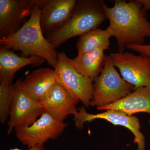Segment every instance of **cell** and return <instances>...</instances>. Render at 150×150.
<instances>
[{
	"label": "cell",
	"instance_id": "cell-1",
	"mask_svg": "<svg viewBox=\"0 0 150 150\" xmlns=\"http://www.w3.org/2000/svg\"><path fill=\"white\" fill-rule=\"evenodd\" d=\"M114 6L103 4L109 24L106 30L116 38L119 52H123L129 45L144 44L150 37V22L143 11L139 0H115Z\"/></svg>",
	"mask_w": 150,
	"mask_h": 150
},
{
	"label": "cell",
	"instance_id": "cell-2",
	"mask_svg": "<svg viewBox=\"0 0 150 150\" xmlns=\"http://www.w3.org/2000/svg\"><path fill=\"white\" fill-rule=\"evenodd\" d=\"M40 11L37 0L28 21L17 31L0 39L1 48L21 51L23 55L41 57L54 69L58 63L56 49L44 37L40 23Z\"/></svg>",
	"mask_w": 150,
	"mask_h": 150
},
{
	"label": "cell",
	"instance_id": "cell-3",
	"mask_svg": "<svg viewBox=\"0 0 150 150\" xmlns=\"http://www.w3.org/2000/svg\"><path fill=\"white\" fill-rule=\"evenodd\" d=\"M104 3L102 0H77L68 21L46 39L56 49L73 37L98 28L107 19Z\"/></svg>",
	"mask_w": 150,
	"mask_h": 150
},
{
	"label": "cell",
	"instance_id": "cell-4",
	"mask_svg": "<svg viewBox=\"0 0 150 150\" xmlns=\"http://www.w3.org/2000/svg\"><path fill=\"white\" fill-rule=\"evenodd\" d=\"M94 92L90 106L97 108L112 104L135 90L118 74L110 55L106 56L102 71L94 80Z\"/></svg>",
	"mask_w": 150,
	"mask_h": 150
},
{
	"label": "cell",
	"instance_id": "cell-5",
	"mask_svg": "<svg viewBox=\"0 0 150 150\" xmlns=\"http://www.w3.org/2000/svg\"><path fill=\"white\" fill-rule=\"evenodd\" d=\"M69 59L64 52L58 54V63L54 69L56 82L85 107H88L94 92L93 81L79 72L70 63Z\"/></svg>",
	"mask_w": 150,
	"mask_h": 150
},
{
	"label": "cell",
	"instance_id": "cell-6",
	"mask_svg": "<svg viewBox=\"0 0 150 150\" xmlns=\"http://www.w3.org/2000/svg\"><path fill=\"white\" fill-rule=\"evenodd\" d=\"M67 124L55 119L46 111L32 125L14 129L18 139L28 149L43 146L49 140L57 139Z\"/></svg>",
	"mask_w": 150,
	"mask_h": 150
},
{
	"label": "cell",
	"instance_id": "cell-7",
	"mask_svg": "<svg viewBox=\"0 0 150 150\" xmlns=\"http://www.w3.org/2000/svg\"><path fill=\"white\" fill-rule=\"evenodd\" d=\"M109 55L122 78L135 89L150 85V57L125 51Z\"/></svg>",
	"mask_w": 150,
	"mask_h": 150
},
{
	"label": "cell",
	"instance_id": "cell-8",
	"mask_svg": "<svg viewBox=\"0 0 150 150\" xmlns=\"http://www.w3.org/2000/svg\"><path fill=\"white\" fill-rule=\"evenodd\" d=\"M45 111L40 102L25 93L16 81L8 122V134L16 128L32 125Z\"/></svg>",
	"mask_w": 150,
	"mask_h": 150
},
{
	"label": "cell",
	"instance_id": "cell-9",
	"mask_svg": "<svg viewBox=\"0 0 150 150\" xmlns=\"http://www.w3.org/2000/svg\"><path fill=\"white\" fill-rule=\"evenodd\" d=\"M104 119L115 126L126 127L133 133L134 142L138 145V150H144L145 138L141 131L139 120L137 116L129 115L123 111L117 110H108L101 113L91 114L86 110L85 106L78 109V112L74 115L75 126L79 129H83L86 122H91L96 119Z\"/></svg>",
	"mask_w": 150,
	"mask_h": 150
},
{
	"label": "cell",
	"instance_id": "cell-10",
	"mask_svg": "<svg viewBox=\"0 0 150 150\" xmlns=\"http://www.w3.org/2000/svg\"><path fill=\"white\" fill-rule=\"evenodd\" d=\"M35 0H0V38L17 31L28 21Z\"/></svg>",
	"mask_w": 150,
	"mask_h": 150
},
{
	"label": "cell",
	"instance_id": "cell-11",
	"mask_svg": "<svg viewBox=\"0 0 150 150\" xmlns=\"http://www.w3.org/2000/svg\"><path fill=\"white\" fill-rule=\"evenodd\" d=\"M77 0H37L40 13V23L43 35L51 34L70 18Z\"/></svg>",
	"mask_w": 150,
	"mask_h": 150
},
{
	"label": "cell",
	"instance_id": "cell-12",
	"mask_svg": "<svg viewBox=\"0 0 150 150\" xmlns=\"http://www.w3.org/2000/svg\"><path fill=\"white\" fill-rule=\"evenodd\" d=\"M80 101L56 82L40 102L46 112L57 121L64 122L69 115H75L77 113L76 106Z\"/></svg>",
	"mask_w": 150,
	"mask_h": 150
},
{
	"label": "cell",
	"instance_id": "cell-13",
	"mask_svg": "<svg viewBox=\"0 0 150 150\" xmlns=\"http://www.w3.org/2000/svg\"><path fill=\"white\" fill-rule=\"evenodd\" d=\"M17 82L25 93L40 102L56 83L55 70L40 68L27 75L23 80H18Z\"/></svg>",
	"mask_w": 150,
	"mask_h": 150
},
{
	"label": "cell",
	"instance_id": "cell-14",
	"mask_svg": "<svg viewBox=\"0 0 150 150\" xmlns=\"http://www.w3.org/2000/svg\"><path fill=\"white\" fill-rule=\"evenodd\" d=\"M46 60L37 56L20 57L13 51L0 47V83L12 85L18 71L29 65L40 66Z\"/></svg>",
	"mask_w": 150,
	"mask_h": 150
},
{
	"label": "cell",
	"instance_id": "cell-15",
	"mask_svg": "<svg viewBox=\"0 0 150 150\" xmlns=\"http://www.w3.org/2000/svg\"><path fill=\"white\" fill-rule=\"evenodd\" d=\"M98 110H117L129 115L139 112H146L150 115V85L134 90L124 98L112 104L97 108Z\"/></svg>",
	"mask_w": 150,
	"mask_h": 150
},
{
	"label": "cell",
	"instance_id": "cell-16",
	"mask_svg": "<svg viewBox=\"0 0 150 150\" xmlns=\"http://www.w3.org/2000/svg\"><path fill=\"white\" fill-rule=\"evenodd\" d=\"M110 43L74 59H69L70 63L79 72L94 81L99 76L104 67L106 56L105 50L110 48Z\"/></svg>",
	"mask_w": 150,
	"mask_h": 150
},
{
	"label": "cell",
	"instance_id": "cell-17",
	"mask_svg": "<svg viewBox=\"0 0 150 150\" xmlns=\"http://www.w3.org/2000/svg\"><path fill=\"white\" fill-rule=\"evenodd\" d=\"M110 34L107 30L97 28L89 31L79 38L76 46L77 56H81L90 51L110 43Z\"/></svg>",
	"mask_w": 150,
	"mask_h": 150
},
{
	"label": "cell",
	"instance_id": "cell-18",
	"mask_svg": "<svg viewBox=\"0 0 150 150\" xmlns=\"http://www.w3.org/2000/svg\"><path fill=\"white\" fill-rule=\"evenodd\" d=\"M16 83L12 85L0 83V122L4 124L9 116L13 94Z\"/></svg>",
	"mask_w": 150,
	"mask_h": 150
},
{
	"label": "cell",
	"instance_id": "cell-19",
	"mask_svg": "<svg viewBox=\"0 0 150 150\" xmlns=\"http://www.w3.org/2000/svg\"><path fill=\"white\" fill-rule=\"evenodd\" d=\"M126 48L131 51L138 52L141 55L150 57V45H129L126 46Z\"/></svg>",
	"mask_w": 150,
	"mask_h": 150
},
{
	"label": "cell",
	"instance_id": "cell-20",
	"mask_svg": "<svg viewBox=\"0 0 150 150\" xmlns=\"http://www.w3.org/2000/svg\"><path fill=\"white\" fill-rule=\"evenodd\" d=\"M143 5V9L146 12V11H150V0H139Z\"/></svg>",
	"mask_w": 150,
	"mask_h": 150
},
{
	"label": "cell",
	"instance_id": "cell-21",
	"mask_svg": "<svg viewBox=\"0 0 150 150\" xmlns=\"http://www.w3.org/2000/svg\"><path fill=\"white\" fill-rule=\"evenodd\" d=\"M10 150H48L46 149L44 146H37L35 147L28 149V150H23L18 148H14V149H11Z\"/></svg>",
	"mask_w": 150,
	"mask_h": 150
}]
</instances>
